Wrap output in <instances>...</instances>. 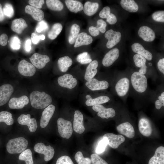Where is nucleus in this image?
<instances>
[{
	"label": "nucleus",
	"instance_id": "nucleus-1",
	"mask_svg": "<svg viewBox=\"0 0 164 164\" xmlns=\"http://www.w3.org/2000/svg\"><path fill=\"white\" fill-rule=\"evenodd\" d=\"M30 98L31 106L37 109L46 108L52 101L51 96L44 91H34L30 94Z\"/></svg>",
	"mask_w": 164,
	"mask_h": 164
},
{
	"label": "nucleus",
	"instance_id": "nucleus-2",
	"mask_svg": "<svg viewBox=\"0 0 164 164\" xmlns=\"http://www.w3.org/2000/svg\"><path fill=\"white\" fill-rule=\"evenodd\" d=\"M28 145V142L25 138L19 137L9 140L6 146V150L10 154L21 153L25 150Z\"/></svg>",
	"mask_w": 164,
	"mask_h": 164
},
{
	"label": "nucleus",
	"instance_id": "nucleus-3",
	"mask_svg": "<svg viewBox=\"0 0 164 164\" xmlns=\"http://www.w3.org/2000/svg\"><path fill=\"white\" fill-rule=\"evenodd\" d=\"M131 80L133 88L137 92L142 93L146 90L148 82L145 75L138 72H135L132 74Z\"/></svg>",
	"mask_w": 164,
	"mask_h": 164
},
{
	"label": "nucleus",
	"instance_id": "nucleus-4",
	"mask_svg": "<svg viewBox=\"0 0 164 164\" xmlns=\"http://www.w3.org/2000/svg\"><path fill=\"white\" fill-rule=\"evenodd\" d=\"M58 132L62 138L69 139L72 135L73 128L71 122L60 118L57 120Z\"/></svg>",
	"mask_w": 164,
	"mask_h": 164
},
{
	"label": "nucleus",
	"instance_id": "nucleus-5",
	"mask_svg": "<svg viewBox=\"0 0 164 164\" xmlns=\"http://www.w3.org/2000/svg\"><path fill=\"white\" fill-rule=\"evenodd\" d=\"M34 151L40 154H43L44 155V159L47 162L50 161L53 157L55 151L53 148L49 145L46 146L43 143L36 144L34 147Z\"/></svg>",
	"mask_w": 164,
	"mask_h": 164
},
{
	"label": "nucleus",
	"instance_id": "nucleus-6",
	"mask_svg": "<svg viewBox=\"0 0 164 164\" xmlns=\"http://www.w3.org/2000/svg\"><path fill=\"white\" fill-rule=\"evenodd\" d=\"M104 36L108 39L106 45V47L108 49H111L120 42L121 35L120 32L110 29L105 33Z\"/></svg>",
	"mask_w": 164,
	"mask_h": 164
},
{
	"label": "nucleus",
	"instance_id": "nucleus-7",
	"mask_svg": "<svg viewBox=\"0 0 164 164\" xmlns=\"http://www.w3.org/2000/svg\"><path fill=\"white\" fill-rule=\"evenodd\" d=\"M18 70L22 75L31 77L34 75L36 72L35 67L25 60H22L19 63Z\"/></svg>",
	"mask_w": 164,
	"mask_h": 164
},
{
	"label": "nucleus",
	"instance_id": "nucleus-8",
	"mask_svg": "<svg viewBox=\"0 0 164 164\" xmlns=\"http://www.w3.org/2000/svg\"><path fill=\"white\" fill-rule=\"evenodd\" d=\"M17 121L18 123L21 125H27L31 132H34L37 129L36 120L34 118H31L29 114H21L18 118Z\"/></svg>",
	"mask_w": 164,
	"mask_h": 164
},
{
	"label": "nucleus",
	"instance_id": "nucleus-9",
	"mask_svg": "<svg viewBox=\"0 0 164 164\" xmlns=\"http://www.w3.org/2000/svg\"><path fill=\"white\" fill-rule=\"evenodd\" d=\"M57 81L60 86L69 89L74 88L77 83V79L69 74H66L59 77Z\"/></svg>",
	"mask_w": 164,
	"mask_h": 164
},
{
	"label": "nucleus",
	"instance_id": "nucleus-10",
	"mask_svg": "<svg viewBox=\"0 0 164 164\" xmlns=\"http://www.w3.org/2000/svg\"><path fill=\"white\" fill-rule=\"evenodd\" d=\"M103 138L106 139L108 141V144L114 149L117 148L125 141V138L122 135H116L112 133L105 134Z\"/></svg>",
	"mask_w": 164,
	"mask_h": 164
},
{
	"label": "nucleus",
	"instance_id": "nucleus-11",
	"mask_svg": "<svg viewBox=\"0 0 164 164\" xmlns=\"http://www.w3.org/2000/svg\"><path fill=\"white\" fill-rule=\"evenodd\" d=\"M29 59L32 64L37 68L41 69L44 68L46 63L50 61L49 57L45 55L34 53Z\"/></svg>",
	"mask_w": 164,
	"mask_h": 164
},
{
	"label": "nucleus",
	"instance_id": "nucleus-12",
	"mask_svg": "<svg viewBox=\"0 0 164 164\" xmlns=\"http://www.w3.org/2000/svg\"><path fill=\"white\" fill-rule=\"evenodd\" d=\"M92 109L98 112L97 114L98 116L103 119L113 118L115 115V111L114 109L106 108L101 104L93 106Z\"/></svg>",
	"mask_w": 164,
	"mask_h": 164
},
{
	"label": "nucleus",
	"instance_id": "nucleus-13",
	"mask_svg": "<svg viewBox=\"0 0 164 164\" xmlns=\"http://www.w3.org/2000/svg\"><path fill=\"white\" fill-rule=\"evenodd\" d=\"M13 91V87L10 84H4L0 87V106L8 101Z\"/></svg>",
	"mask_w": 164,
	"mask_h": 164
},
{
	"label": "nucleus",
	"instance_id": "nucleus-14",
	"mask_svg": "<svg viewBox=\"0 0 164 164\" xmlns=\"http://www.w3.org/2000/svg\"><path fill=\"white\" fill-rule=\"evenodd\" d=\"M73 127L74 131L77 133L81 134L85 131L83 115L79 110L74 112Z\"/></svg>",
	"mask_w": 164,
	"mask_h": 164
},
{
	"label": "nucleus",
	"instance_id": "nucleus-15",
	"mask_svg": "<svg viewBox=\"0 0 164 164\" xmlns=\"http://www.w3.org/2000/svg\"><path fill=\"white\" fill-rule=\"evenodd\" d=\"M55 109V106L52 104H50L44 109L40 120V125L42 128H45L47 125L54 114Z\"/></svg>",
	"mask_w": 164,
	"mask_h": 164
},
{
	"label": "nucleus",
	"instance_id": "nucleus-16",
	"mask_svg": "<svg viewBox=\"0 0 164 164\" xmlns=\"http://www.w3.org/2000/svg\"><path fill=\"white\" fill-rule=\"evenodd\" d=\"M129 80L127 77H123L119 80L115 86L117 94L120 97L125 96L129 90Z\"/></svg>",
	"mask_w": 164,
	"mask_h": 164
},
{
	"label": "nucleus",
	"instance_id": "nucleus-17",
	"mask_svg": "<svg viewBox=\"0 0 164 164\" xmlns=\"http://www.w3.org/2000/svg\"><path fill=\"white\" fill-rule=\"evenodd\" d=\"M85 85L88 88L92 91H96L107 89L108 87L109 84L107 81H100L93 78L87 81Z\"/></svg>",
	"mask_w": 164,
	"mask_h": 164
},
{
	"label": "nucleus",
	"instance_id": "nucleus-18",
	"mask_svg": "<svg viewBox=\"0 0 164 164\" xmlns=\"http://www.w3.org/2000/svg\"><path fill=\"white\" fill-rule=\"evenodd\" d=\"M119 51L118 49L114 48L108 51L104 56L102 61L103 65L105 67L111 65L118 58Z\"/></svg>",
	"mask_w": 164,
	"mask_h": 164
},
{
	"label": "nucleus",
	"instance_id": "nucleus-19",
	"mask_svg": "<svg viewBox=\"0 0 164 164\" xmlns=\"http://www.w3.org/2000/svg\"><path fill=\"white\" fill-rule=\"evenodd\" d=\"M138 36L144 41L147 42L153 41L155 38V33L154 31L147 26H142L138 31Z\"/></svg>",
	"mask_w": 164,
	"mask_h": 164
},
{
	"label": "nucleus",
	"instance_id": "nucleus-20",
	"mask_svg": "<svg viewBox=\"0 0 164 164\" xmlns=\"http://www.w3.org/2000/svg\"><path fill=\"white\" fill-rule=\"evenodd\" d=\"M29 103V99L28 97L23 95L19 97L12 98L9 102V106L12 109H21Z\"/></svg>",
	"mask_w": 164,
	"mask_h": 164
},
{
	"label": "nucleus",
	"instance_id": "nucleus-21",
	"mask_svg": "<svg viewBox=\"0 0 164 164\" xmlns=\"http://www.w3.org/2000/svg\"><path fill=\"white\" fill-rule=\"evenodd\" d=\"M118 132L129 138H132L135 135L133 126L129 122H125L118 125L116 128Z\"/></svg>",
	"mask_w": 164,
	"mask_h": 164
},
{
	"label": "nucleus",
	"instance_id": "nucleus-22",
	"mask_svg": "<svg viewBox=\"0 0 164 164\" xmlns=\"http://www.w3.org/2000/svg\"><path fill=\"white\" fill-rule=\"evenodd\" d=\"M138 128L139 132L143 136L149 137L151 135L152 129L150 123L147 119L141 118L138 122Z\"/></svg>",
	"mask_w": 164,
	"mask_h": 164
},
{
	"label": "nucleus",
	"instance_id": "nucleus-23",
	"mask_svg": "<svg viewBox=\"0 0 164 164\" xmlns=\"http://www.w3.org/2000/svg\"><path fill=\"white\" fill-rule=\"evenodd\" d=\"M131 48L133 51L140 55L148 60H151L152 59V55L151 52L145 50L144 47L138 43H135L132 44Z\"/></svg>",
	"mask_w": 164,
	"mask_h": 164
},
{
	"label": "nucleus",
	"instance_id": "nucleus-24",
	"mask_svg": "<svg viewBox=\"0 0 164 164\" xmlns=\"http://www.w3.org/2000/svg\"><path fill=\"white\" fill-rule=\"evenodd\" d=\"M98 65L97 61L94 60L92 61L86 68L84 78L87 81L94 78L97 74V68Z\"/></svg>",
	"mask_w": 164,
	"mask_h": 164
},
{
	"label": "nucleus",
	"instance_id": "nucleus-25",
	"mask_svg": "<svg viewBox=\"0 0 164 164\" xmlns=\"http://www.w3.org/2000/svg\"><path fill=\"white\" fill-rule=\"evenodd\" d=\"M149 164H164V147L160 146L155 150L154 155L149 159Z\"/></svg>",
	"mask_w": 164,
	"mask_h": 164
},
{
	"label": "nucleus",
	"instance_id": "nucleus-26",
	"mask_svg": "<svg viewBox=\"0 0 164 164\" xmlns=\"http://www.w3.org/2000/svg\"><path fill=\"white\" fill-rule=\"evenodd\" d=\"M25 10L26 13L30 15L35 20L39 21L44 18V13L42 10L31 5H26Z\"/></svg>",
	"mask_w": 164,
	"mask_h": 164
},
{
	"label": "nucleus",
	"instance_id": "nucleus-27",
	"mask_svg": "<svg viewBox=\"0 0 164 164\" xmlns=\"http://www.w3.org/2000/svg\"><path fill=\"white\" fill-rule=\"evenodd\" d=\"M93 39L90 35L85 32H81L78 35L75 42L74 47L77 48L84 45H87L91 43Z\"/></svg>",
	"mask_w": 164,
	"mask_h": 164
},
{
	"label": "nucleus",
	"instance_id": "nucleus-28",
	"mask_svg": "<svg viewBox=\"0 0 164 164\" xmlns=\"http://www.w3.org/2000/svg\"><path fill=\"white\" fill-rule=\"evenodd\" d=\"M27 26L25 20L22 18H19L15 19L12 21L11 28L14 32L20 34Z\"/></svg>",
	"mask_w": 164,
	"mask_h": 164
},
{
	"label": "nucleus",
	"instance_id": "nucleus-29",
	"mask_svg": "<svg viewBox=\"0 0 164 164\" xmlns=\"http://www.w3.org/2000/svg\"><path fill=\"white\" fill-rule=\"evenodd\" d=\"M71 59L68 56H65L59 58L57 63L60 70L62 72H66L72 64Z\"/></svg>",
	"mask_w": 164,
	"mask_h": 164
},
{
	"label": "nucleus",
	"instance_id": "nucleus-30",
	"mask_svg": "<svg viewBox=\"0 0 164 164\" xmlns=\"http://www.w3.org/2000/svg\"><path fill=\"white\" fill-rule=\"evenodd\" d=\"M99 6V5L97 2H87L83 7L84 12L88 16H92L97 12Z\"/></svg>",
	"mask_w": 164,
	"mask_h": 164
},
{
	"label": "nucleus",
	"instance_id": "nucleus-31",
	"mask_svg": "<svg viewBox=\"0 0 164 164\" xmlns=\"http://www.w3.org/2000/svg\"><path fill=\"white\" fill-rule=\"evenodd\" d=\"M120 4L123 9L130 12H136L138 9V4L133 0H122Z\"/></svg>",
	"mask_w": 164,
	"mask_h": 164
},
{
	"label": "nucleus",
	"instance_id": "nucleus-32",
	"mask_svg": "<svg viewBox=\"0 0 164 164\" xmlns=\"http://www.w3.org/2000/svg\"><path fill=\"white\" fill-rule=\"evenodd\" d=\"M65 2L67 7L71 12L76 13L83 9V5L80 2L73 0H66Z\"/></svg>",
	"mask_w": 164,
	"mask_h": 164
},
{
	"label": "nucleus",
	"instance_id": "nucleus-33",
	"mask_svg": "<svg viewBox=\"0 0 164 164\" xmlns=\"http://www.w3.org/2000/svg\"><path fill=\"white\" fill-rule=\"evenodd\" d=\"M110 100L109 97L107 96H101L94 98H92L90 99L87 100L85 104L87 106H93L107 103Z\"/></svg>",
	"mask_w": 164,
	"mask_h": 164
},
{
	"label": "nucleus",
	"instance_id": "nucleus-34",
	"mask_svg": "<svg viewBox=\"0 0 164 164\" xmlns=\"http://www.w3.org/2000/svg\"><path fill=\"white\" fill-rule=\"evenodd\" d=\"M62 29V26L60 23H55L48 32L47 34L48 38L51 40L55 39L60 34Z\"/></svg>",
	"mask_w": 164,
	"mask_h": 164
},
{
	"label": "nucleus",
	"instance_id": "nucleus-35",
	"mask_svg": "<svg viewBox=\"0 0 164 164\" xmlns=\"http://www.w3.org/2000/svg\"><path fill=\"white\" fill-rule=\"evenodd\" d=\"M80 29V26L77 24H74L72 26L68 39L70 44H72L75 43Z\"/></svg>",
	"mask_w": 164,
	"mask_h": 164
},
{
	"label": "nucleus",
	"instance_id": "nucleus-36",
	"mask_svg": "<svg viewBox=\"0 0 164 164\" xmlns=\"http://www.w3.org/2000/svg\"><path fill=\"white\" fill-rule=\"evenodd\" d=\"M46 3L48 8L52 10L61 11L63 9L62 2L58 0H46Z\"/></svg>",
	"mask_w": 164,
	"mask_h": 164
},
{
	"label": "nucleus",
	"instance_id": "nucleus-37",
	"mask_svg": "<svg viewBox=\"0 0 164 164\" xmlns=\"http://www.w3.org/2000/svg\"><path fill=\"white\" fill-rule=\"evenodd\" d=\"M19 159L20 160L24 161L26 164H34L32 152L29 149H26L21 153Z\"/></svg>",
	"mask_w": 164,
	"mask_h": 164
},
{
	"label": "nucleus",
	"instance_id": "nucleus-38",
	"mask_svg": "<svg viewBox=\"0 0 164 164\" xmlns=\"http://www.w3.org/2000/svg\"><path fill=\"white\" fill-rule=\"evenodd\" d=\"M4 122L7 125H11L14 122L12 114L6 111H2L0 112V122Z\"/></svg>",
	"mask_w": 164,
	"mask_h": 164
},
{
	"label": "nucleus",
	"instance_id": "nucleus-39",
	"mask_svg": "<svg viewBox=\"0 0 164 164\" xmlns=\"http://www.w3.org/2000/svg\"><path fill=\"white\" fill-rule=\"evenodd\" d=\"M77 60L81 64H85L90 63L92 60L87 52H84L77 55Z\"/></svg>",
	"mask_w": 164,
	"mask_h": 164
},
{
	"label": "nucleus",
	"instance_id": "nucleus-40",
	"mask_svg": "<svg viewBox=\"0 0 164 164\" xmlns=\"http://www.w3.org/2000/svg\"><path fill=\"white\" fill-rule=\"evenodd\" d=\"M74 158L78 164H91V159L88 158H84L80 151H78L76 153Z\"/></svg>",
	"mask_w": 164,
	"mask_h": 164
},
{
	"label": "nucleus",
	"instance_id": "nucleus-41",
	"mask_svg": "<svg viewBox=\"0 0 164 164\" xmlns=\"http://www.w3.org/2000/svg\"><path fill=\"white\" fill-rule=\"evenodd\" d=\"M134 61L135 66L139 68L146 65V60L143 56L138 54H135L133 57Z\"/></svg>",
	"mask_w": 164,
	"mask_h": 164
},
{
	"label": "nucleus",
	"instance_id": "nucleus-42",
	"mask_svg": "<svg viewBox=\"0 0 164 164\" xmlns=\"http://www.w3.org/2000/svg\"><path fill=\"white\" fill-rule=\"evenodd\" d=\"M9 43L10 46L12 50H17L20 49L21 42L18 36H14L12 37L9 41Z\"/></svg>",
	"mask_w": 164,
	"mask_h": 164
},
{
	"label": "nucleus",
	"instance_id": "nucleus-43",
	"mask_svg": "<svg viewBox=\"0 0 164 164\" xmlns=\"http://www.w3.org/2000/svg\"><path fill=\"white\" fill-rule=\"evenodd\" d=\"M4 15L9 18L13 17L14 14V9L12 5L6 3L3 9Z\"/></svg>",
	"mask_w": 164,
	"mask_h": 164
},
{
	"label": "nucleus",
	"instance_id": "nucleus-44",
	"mask_svg": "<svg viewBox=\"0 0 164 164\" xmlns=\"http://www.w3.org/2000/svg\"><path fill=\"white\" fill-rule=\"evenodd\" d=\"M108 144L107 139L103 138L98 142L96 150V152L97 154H100L103 152Z\"/></svg>",
	"mask_w": 164,
	"mask_h": 164
},
{
	"label": "nucleus",
	"instance_id": "nucleus-45",
	"mask_svg": "<svg viewBox=\"0 0 164 164\" xmlns=\"http://www.w3.org/2000/svg\"><path fill=\"white\" fill-rule=\"evenodd\" d=\"M152 18L155 21L164 22V11H159L154 12L152 15Z\"/></svg>",
	"mask_w": 164,
	"mask_h": 164
},
{
	"label": "nucleus",
	"instance_id": "nucleus-46",
	"mask_svg": "<svg viewBox=\"0 0 164 164\" xmlns=\"http://www.w3.org/2000/svg\"><path fill=\"white\" fill-rule=\"evenodd\" d=\"M48 26L47 23L43 20H42L37 23L35 30L38 33H40L45 31L48 29Z\"/></svg>",
	"mask_w": 164,
	"mask_h": 164
},
{
	"label": "nucleus",
	"instance_id": "nucleus-47",
	"mask_svg": "<svg viewBox=\"0 0 164 164\" xmlns=\"http://www.w3.org/2000/svg\"><path fill=\"white\" fill-rule=\"evenodd\" d=\"M91 160L92 164H108L99 156L94 153L91 155Z\"/></svg>",
	"mask_w": 164,
	"mask_h": 164
},
{
	"label": "nucleus",
	"instance_id": "nucleus-48",
	"mask_svg": "<svg viewBox=\"0 0 164 164\" xmlns=\"http://www.w3.org/2000/svg\"><path fill=\"white\" fill-rule=\"evenodd\" d=\"M56 164H74L70 158L67 155H63L59 158Z\"/></svg>",
	"mask_w": 164,
	"mask_h": 164
},
{
	"label": "nucleus",
	"instance_id": "nucleus-49",
	"mask_svg": "<svg viewBox=\"0 0 164 164\" xmlns=\"http://www.w3.org/2000/svg\"><path fill=\"white\" fill-rule=\"evenodd\" d=\"M31 39L33 44H37L39 43L40 40L45 39V36L43 34L38 35L35 32H32L31 35Z\"/></svg>",
	"mask_w": 164,
	"mask_h": 164
},
{
	"label": "nucleus",
	"instance_id": "nucleus-50",
	"mask_svg": "<svg viewBox=\"0 0 164 164\" xmlns=\"http://www.w3.org/2000/svg\"><path fill=\"white\" fill-rule=\"evenodd\" d=\"M96 28L98 30L102 33H104L106 31L107 26L106 23L103 20L99 19L97 21Z\"/></svg>",
	"mask_w": 164,
	"mask_h": 164
},
{
	"label": "nucleus",
	"instance_id": "nucleus-51",
	"mask_svg": "<svg viewBox=\"0 0 164 164\" xmlns=\"http://www.w3.org/2000/svg\"><path fill=\"white\" fill-rule=\"evenodd\" d=\"M30 5L37 9H41L44 4L43 0H29L28 1Z\"/></svg>",
	"mask_w": 164,
	"mask_h": 164
},
{
	"label": "nucleus",
	"instance_id": "nucleus-52",
	"mask_svg": "<svg viewBox=\"0 0 164 164\" xmlns=\"http://www.w3.org/2000/svg\"><path fill=\"white\" fill-rule=\"evenodd\" d=\"M110 12L111 10L109 7H104L99 12V16L101 18L107 19L109 15Z\"/></svg>",
	"mask_w": 164,
	"mask_h": 164
},
{
	"label": "nucleus",
	"instance_id": "nucleus-53",
	"mask_svg": "<svg viewBox=\"0 0 164 164\" xmlns=\"http://www.w3.org/2000/svg\"><path fill=\"white\" fill-rule=\"evenodd\" d=\"M106 21L109 24L113 25L116 23L117 19L114 14L110 13L108 17L106 19Z\"/></svg>",
	"mask_w": 164,
	"mask_h": 164
},
{
	"label": "nucleus",
	"instance_id": "nucleus-54",
	"mask_svg": "<svg viewBox=\"0 0 164 164\" xmlns=\"http://www.w3.org/2000/svg\"><path fill=\"white\" fill-rule=\"evenodd\" d=\"M8 36L5 33H3L0 36V45L2 46H6L7 44Z\"/></svg>",
	"mask_w": 164,
	"mask_h": 164
},
{
	"label": "nucleus",
	"instance_id": "nucleus-55",
	"mask_svg": "<svg viewBox=\"0 0 164 164\" xmlns=\"http://www.w3.org/2000/svg\"><path fill=\"white\" fill-rule=\"evenodd\" d=\"M89 32L90 34L94 36H96L100 34L99 31L96 27L91 26L89 28Z\"/></svg>",
	"mask_w": 164,
	"mask_h": 164
},
{
	"label": "nucleus",
	"instance_id": "nucleus-56",
	"mask_svg": "<svg viewBox=\"0 0 164 164\" xmlns=\"http://www.w3.org/2000/svg\"><path fill=\"white\" fill-rule=\"evenodd\" d=\"M157 66L159 70L164 74V58L160 59L157 63Z\"/></svg>",
	"mask_w": 164,
	"mask_h": 164
},
{
	"label": "nucleus",
	"instance_id": "nucleus-57",
	"mask_svg": "<svg viewBox=\"0 0 164 164\" xmlns=\"http://www.w3.org/2000/svg\"><path fill=\"white\" fill-rule=\"evenodd\" d=\"M31 41L29 39H27L25 41V49L27 52H29L31 50Z\"/></svg>",
	"mask_w": 164,
	"mask_h": 164
},
{
	"label": "nucleus",
	"instance_id": "nucleus-58",
	"mask_svg": "<svg viewBox=\"0 0 164 164\" xmlns=\"http://www.w3.org/2000/svg\"><path fill=\"white\" fill-rule=\"evenodd\" d=\"M155 105L156 109L159 110L162 107L164 106V101L158 99L155 102Z\"/></svg>",
	"mask_w": 164,
	"mask_h": 164
},
{
	"label": "nucleus",
	"instance_id": "nucleus-59",
	"mask_svg": "<svg viewBox=\"0 0 164 164\" xmlns=\"http://www.w3.org/2000/svg\"><path fill=\"white\" fill-rule=\"evenodd\" d=\"M5 19V15L4 14L2 6L0 3V22L2 21Z\"/></svg>",
	"mask_w": 164,
	"mask_h": 164
},
{
	"label": "nucleus",
	"instance_id": "nucleus-60",
	"mask_svg": "<svg viewBox=\"0 0 164 164\" xmlns=\"http://www.w3.org/2000/svg\"><path fill=\"white\" fill-rule=\"evenodd\" d=\"M147 68V67L146 65L140 68L138 72L144 75L145 74L146 72Z\"/></svg>",
	"mask_w": 164,
	"mask_h": 164
},
{
	"label": "nucleus",
	"instance_id": "nucleus-61",
	"mask_svg": "<svg viewBox=\"0 0 164 164\" xmlns=\"http://www.w3.org/2000/svg\"><path fill=\"white\" fill-rule=\"evenodd\" d=\"M92 98L89 95H87L86 96V98L87 100L90 99Z\"/></svg>",
	"mask_w": 164,
	"mask_h": 164
},
{
	"label": "nucleus",
	"instance_id": "nucleus-62",
	"mask_svg": "<svg viewBox=\"0 0 164 164\" xmlns=\"http://www.w3.org/2000/svg\"><path fill=\"white\" fill-rule=\"evenodd\" d=\"M149 64L150 66L152 65V64L150 63H149Z\"/></svg>",
	"mask_w": 164,
	"mask_h": 164
}]
</instances>
